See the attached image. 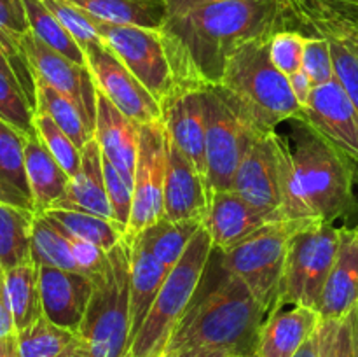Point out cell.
Listing matches in <instances>:
<instances>
[{
    "mask_svg": "<svg viewBox=\"0 0 358 357\" xmlns=\"http://www.w3.org/2000/svg\"><path fill=\"white\" fill-rule=\"evenodd\" d=\"M266 318L268 312L243 280L224 272L210 293L192 300L171 335L164 356L206 346L226 350L236 357H254Z\"/></svg>",
    "mask_w": 358,
    "mask_h": 357,
    "instance_id": "cell-3",
    "label": "cell"
},
{
    "mask_svg": "<svg viewBox=\"0 0 358 357\" xmlns=\"http://www.w3.org/2000/svg\"><path fill=\"white\" fill-rule=\"evenodd\" d=\"M23 6L28 24H30V31L38 41H42L45 46L55 49L59 55L66 56L72 62L87 66L84 49L63 28V24L56 20L55 14L45 7L42 0H23Z\"/></svg>",
    "mask_w": 358,
    "mask_h": 357,
    "instance_id": "cell-34",
    "label": "cell"
},
{
    "mask_svg": "<svg viewBox=\"0 0 358 357\" xmlns=\"http://www.w3.org/2000/svg\"><path fill=\"white\" fill-rule=\"evenodd\" d=\"M355 326L357 308L341 318H320L315 331L317 357H358Z\"/></svg>",
    "mask_w": 358,
    "mask_h": 357,
    "instance_id": "cell-39",
    "label": "cell"
},
{
    "mask_svg": "<svg viewBox=\"0 0 358 357\" xmlns=\"http://www.w3.org/2000/svg\"><path fill=\"white\" fill-rule=\"evenodd\" d=\"M96 21L112 24H135L163 28L166 21L164 0H69Z\"/></svg>",
    "mask_w": 358,
    "mask_h": 357,
    "instance_id": "cell-27",
    "label": "cell"
},
{
    "mask_svg": "<svg viewBox=\"0 0 358 357\" xmlns=\"http://www.w3.org/2000/svg\"><path fill=\"white\" fill-rule=\"evenodd\" d=\"M103 175L107 198L115 223L128 227L133 209V182L128 181L107 158L103 156Z\"/></svg>",
    "mask_w": 358,
    "mask_h": 357,
    "instance_id": "cell-44",
    "label": "cell"
},
{
    "mask_svg": "<svg viewBox=\"0 0 358 357\" xmlns=\"http://www.w3.org/2000/svg\"><path fill=\"white\" fill-rule=\"evenodd\" d=\"M35 130H37L38 139L42 140L49 153L55 156L59 167L69 174L72 178L80 168V149L73 144V140L59 128L55 119L49 118L45 112L35 111Z\"/></svg>",
    "mask_w": 358,
    "mask_h": 357,
    "instance_id": "cell-40",
    "label": "cell"
},
{
    "mask_svg": "<svg viewBox=\"0 0 358 357\" xmlns=\"http://www.w3.org/2000/svg\"><path fill=\"white\" fill-rule=\"evenodd\" d=\"M215 2H220V0H164V7H166L168 18H173Z\"/></svg>",
    "mask_w": 358,
    "mask_h": 357,
    "instance_id": "cell-49",
    "label": "cell"
},
{
    "mask_svg": "<svg viewBox=\"0 0 358 357\" xmlns=\"http://www.w3.org/2000/svg\"><path fill=\"white\" fill-rule=\"evenodd\" d=\"M93 21L101 41L163 105L177 90V80L161 28Z\"/></svg>",
    "mask_w": 358,
    "mask_h": 357,
    "instance_id": "cell-9",
    "label": "cell"
},
{
    "mask_svg": "<svg viewBox=\"0 0 358 357\" xmlns=\"http://www.w3.org/2000/svg\"><path fill=\"white\" fill-rule=\"evenodd\" d=\"M84 52L96 90L103 93L126 118L138 126L163 119L159 102L129 72L128 66L103 41L86 48Z\"/></svg>",
    "mask_w": 358,
    "mask_h": 357,
    "instance_id": "cell-12",
    "label": "cell"
},
{
    "mask_svg": "<svg viewBox=\"0 0 358 357\" xmlns=\"http://www.w3.org/2000/svg\"><path fill=\"white\" fill-rule=\"evenodd\" d=\"M20 48L34 70L35 79L44 80L62 94L69 97L79 107L87 126L94 133L98 90L90 66L79 65L56 52L55 49L38 41L31 31L20 38Z\"/></svg>",
    "mask_w": 358,
    "mask_h": 357,
    "instance_id": "cell-13",
    "label": "cell"
},
{
    "mask_svg": "<svg viewBox=\"0 0 358 357\" xmlns=\"http://www.w3.org/2000/svg\"><path fill=\"white\" fill-rule=\"evenodd\" d=\"M0 357H20L16 332L6 336V338H0Z\"/></svg>",
    "mask_w": 358,
    "mask_h": 357,
    "instance_id": "cell-52",
    "label": "cell"
},
{
    "mask_svg": "<svg viewBox=\"0 0 358 357\" xmlns=\"http://www.w3.org/2000/svg\"><path fill=\"white\" fill-rule=\"evenodd\" d=\"M34 212L0 202V268L6 270L31 261Z\"/></svg>",
    "mask_w": 358,
    "mask_h": 357,
    "instance_id": "cell-31",
    "label": "cell"
},
{
    "mask_svg": "<svg viewBox=\"0 0 358 357\" xmlns=\"http://www.w3.org/2000/svg\"><path fill=\"white\" fill-rule=\"evenodd\" d=\"M296 227L287 220L269 224L231 251H213L220 258V268L243 280L268 315L278 303L289 241Z\"/></svg>",
    "mask_w": 358,
    "mask_h": 357,
    "instance_id": "cell-8",
    "label": "cell"
},
{
    "mask_svg": "<svg viewBox=\"0 0 358 357\" xmlns=\"http://www.w3.org/2000/svg\"><path fill=\"white\" fill-rule=\"evenodd\" d=\"M44 216L55 220L66 233L91 241V244L98 245L107 252H110L115 245L121 244L126 234V227L115 223L114 219L83 212V210L51 209L44 212Z\"/></svg>",
    "mask_w": 358,
    "mask_h": 357,
    "instance_id": "cell-32",
    "label": "cell"
},
{
    "mask_svg": "<svg viewBox=\"0 0 358 357\" xmlns=\"http://www.w3.org/2000/svg\"><path fill=\"white\" fill-rule=\"evenodd\" d=\"M282 220L278 214L252 205L231 189L213 192L203 226L208 231L213 251L227 252L269 224Z\"/></svg>",
    "mask_w": 358,
    "mask_h": 357,
    "instance_id": "cell-17",
    "label": "cell"
},
{
    "mask_svg": "<svg viewBox=\"0 0 358 357\" xmlns=\"http://www.w3.org/2000/svg\"><path fill=\"white\" fill-rule=\"evenodd\" d=\"M128 244L129 259H131V275H129V318H131L129 346H131L171 270L154 258L140 237H135Z\"/></svg>",
    "mask_w": 358,
    "mask_h": 357,
    "instance_id": "cell-23",
    "label": "cell"
},
{
    "mask_svg": "<svg viewBox=\"0 0 358 357\" xmlns=\"http://www.w3.org/2000/svg\"><path fill=\"white\" fill-rule=\"evenodd\" d=\"M353 231H355V234H357V237H358V224H357L355 227H353Z\"/></svg>",
    "mask_w": 358,
    "mask_h": 357,
    "instance_id": "cell-56",
    "label": "cell"
},
{
    "mask_svg": "<svg viewBox=\"0 0 358 357\" xmlns=\"http://www.w3.org/2000/svg\"><path fill=\"white\" fill-rule=\"evenodd\" d=\"M44 315L59 328L79 332L93 296L94 282L80 272L38 266Z\"/></svg>",
    "mask_w": 358,
    "mask_h": 357,
    "instance_id": "cell-18",
    "label": "cell"
},
{
    "mask_svg": "<svg viewBox=\"0 0 358 357\" xmlns=\"http://www.w3.org/2000/svg\"><path fill=\"white\" fill-rule=\"evenodd\" d=\"M168 172V132L164 121L140 126L138 154L133 175V209L124 240L164 217V184Z\"/></svg>",
    "mask_w": 358,
    "mask_h": 357,
    "instance_id": "cell-11",
    "label": "cell"
},
{
    "mask_svg": "<svg viewBox=\"0 0 358 357\" xmlns=\"http://www.w3.org/2000/svg\"><path fill=\"white\" fill-rule=\"evenodd\" d=\"M49 10L56 16V20L63 24L66 31L79 42L83 49L101 42L94 21L86 13L70 4L69 0H42Z\"/></svg>",
    "mask_w": 358,
    "mask_h": 357,
    "instance_id": "cell-41",
    "label": "cell"
},
{
    "mask_svg": "<svg viewBox=\"0 0 358 357\" xmlns=\"http://www.w3.org/2000/svg\"><path fill=\"white\" fill-rule=\"evenodd\" d=\"M318 312L303 304H280L266 318L259 332L254 357H296L315 335Z\"/></svg>",
    "mask_w": 358,
    "mask_h": 357,
    "instance_id": "cell-20",
    "label": "cell"
},
{
    "mask_svg": "<svg viewBox=\"0 0 358 357\" xmlns=\"http://www.w3.org/2000/svg\"><path fill=\"white\" fill-rule=\"evenodd\" d=\"M208 178L168 135V172L164 184V219L171 223H205L212 202Z\"/></svg>",
    "mask_w": 358,
    "mask_h": 357,
    "instance_id": "cell-16",
    "label": "cell"
},
{
    "mask_svg": "<svg viewBox=\"0 0 358 357\" xmlns=\"http://www.w3.org/2000/svg\"><path fill=\"white\" fill-rule=\"evenodd\" d=\"M343 231L345 227L332 223L304 224L294 230L276 307L303 304L318 312L325 282L338 258Z\"/></svg>",
    "mask_w": 358,
    "mask_h": 357,
    "instance_id": "cell-7",
    "label": "cell"
},
{
    "mask_svg": "<svg viewBox=\"0 0 358 357\" xmlns=\"http://www.w3.org/2000/svg\"><path fill=\"white\" fill-rule=\"evenodd\" d=\"M20 357H58L77 338V332L59 328L42 315L38 321L16 332Z\"/></svg>",
    "mask_w": 358,
    "mask_h": 357,
    "instance_id": "cell-37",
    "label": "cell"
},
{
    "mask_svg": "<svg viewBox=\"0 0 358 357\" xmlns=\"http://www.w3.org/2000/svg\"><path fill=\"white\" fill-rule=\"evenodd\" d=\"M273 133H254L234 174L233 191L252 205L278 214L283 219L278 156Z\"/></svg>",
    "mask_w": 358,
    "mask_h": 357,
    "instance_id": "cell-15",
    "label": "cell"
},
{
    "mask_svg": "<svg viewBox=\"0 0 358 357\" xmlns=\"http://www.w3.org/2000/svg\"><path fill=\"white\" fill-rule=\"evenodd\" d=\"M301 118L358 167V111L338 79L313 88Z\"/></svg>",
    "mask_w": 358,
    "mask_h": 357,
    "instance_id": "cell-14",
    "label": "cell"
},
{
    "mask_svg": "<svg viewBox=\"0 0 358 357\" xmlns=\"http://www.w3.org/2000/svg\"><path fill=\"white\" fill-rule=\"evenodd\" d=\"M289 83H290V88H292L294 97H296V100L299 102L301 107L304 108V105L308 104V100H310L311 97V91H313L315 88V84L311 83L310 76L301 69L289 77Z\"/></svg>",
    "mask_w": 358,
    "mask_h": 357,
    "instance_id": "cell-48",
    "label": "cell"
},
{
    "mask_svg": "<svg viewBox=\"0 0 358 357\" xmlns=\"http://www.w3.org/2000/svg\"><path fill=\"white\" fill-rule=\"evenodd\" d=\"M63 233H65L70 248H72V255L73 259H76L77 270H79L80 273H84V275L90 276L93 282L94 280L101 279V276L107 273L108 265H110L108 252L103 251L101 247H98V245L91 244V241H86L83 240V238H77L73 237V234L66 233L65 230H63Z\"/></svg>",
    "mask_w": 358,
    "mask_h": 357,
    "instance_id": "cell-46",
    "label": "cell"
},
{
    "mask_svg": "<svg viewBox=\"0 0 358 357\" xmlns=\"http://www.w3.org/2000/svg\"><path fill=\"white\" fill-rule=\"evenodd\" d=\"M303 70L315 86H322L336 79L331 44L324 37H306L303 51Z\"/></svg>",
    "mask_w": 358,
    "mask_h": 357,
    "instance_id": "cell-45",
    "label": "cell"
},
{
    "mask_svg": "<svg viewBox=\"0 0 358 357\" xmlns=\"http://www.w3.org/2000/svg\"><path fill=\"white\" fill-rule=\"evenodd\" d=\"M271 37L254 38L234 49L217 86L234 111L259 133H273L285 121L303 115L289 77L271 62Z\"/></svg>",
    "mask_w": 358,
    "mask_h": 357,
    "instance_id": "cell-4",
    "label": "cell"
},
{
    "mask_svg": "<svg viewBox=\"0 0 358 357\" xmlns=\"http://www.w3.org/2000/svg\"><path fill=\"white\" fill-rule=\"evenodd\" d=\"M282 186V216L296 226L332 223L353 209L355 164L303 118L290 119V136L273 133Z\"/></svg>",
    "mask_w": 358,
    "mask_h": 357,
    "instance_id": "cell-2",
    "label": "cell"
},
{
    "mask_svg": "<svg viewBox=\"0 0 358 357\" xmlns=\"http://www.w3.org/2000/svg\"><path fill=\"white\" fill-rule=\"evenodd\" d=\"M355 336H357V356H358V307H357V326H355Z\"/></svg>",
    "mask_w": 358,
    "mask_h": 357,
    "instance_id": "cell-55",
    "label": "cell"
},
{
    "mask_svg": "<svg viewBox=\"0 0 358 357\" xmlns=\"http://www.w3.org/2000/svg\"><path fill=\"white\" fill-rule=\"evenodd\" d=\"M164 357H236V356L226 352V350H217V349H206V346H199V349L182 350V352L170 354V356H164Z\"/></svg>",
    "mask_w": 358,
    "mask_h": 357,
    "instance_id": "cell-50",
    "label": "cell"
},
{
    "mask_svg": "<svg viewBox=\"0 0 358 357\" xmlns=\"http://www.w3.org/2000/svg\"><path fill=\"white\" fill-rule=\"evenodd\" d=\"M35 97H37V111L45 112L49 118L55 119L56 125L73 140L79 149H83L93 139L94 133L87 126L79 107L69 97L41 79H35Z\"/></svg>",
    "mask_w": 358,
    "mask_h": 357,
    "instance_id": "cell-33",
    "label": "cell"
},
{
    "mask_svg": "<svg viewBox=\"0 0 358 357\" xmlns=\"http://www.w3.org/2000/svg\"><path fill=\"white\" fill-rule=\"evenodd\" d=\"M201 226V223H194V220L171 223V220L163 217L159 223L152 224L136 237L145 241L149 251L152 252V255L161 265L173 270V266L177 265L178 259L182 258V254H184L185 248L189 247V244H191V240Z\"/></svg>",
    "mask_w": 358,
    "mask_h": 357,
    "instance_id": "cell-35",
    "label": "cell"
},
{
    "mask_svg": "<svg viewBox=\"0 0 358 357\" xmlns=\"http://www.w3.org/2000/svg\"><path fill=\"white\" fill-rule=\"evenodd\" d=\"M138 133L140 126L126 118L103 93L98 91L94 139L101 154L131 182L138 154Z\"/></svg>",
    "mask_w": 358,
    "mask_h": 357,
    "instance_id": "cell-21",
    "label": "cell"
},
{
    "mask_svg": "<svg viewBox=\"0 0 358 357\" xmlns=\"http://www.w3.org/2000/svg\"><path fill=\"white\" fill-rule=\"evenodd\" d=\"M304 44H306V35L296 30L276 31L269 38L271 62L283 76L290 77L294 72L303 69Z\"/></svg>",
    "mask_w": 358,
    "mask_h": 357,
    "instance_id": "cell-43",
    "label": "cell"
},
{
    "mask_svg": "<svg viewBox=\"0 0 358 357\" xmlns=\"http://www.w3.org/2000/svg\"><path fill=\"white\" fill-rule=\"evenodd\" d=\"M282 30H290L283 0H220L166 18L161 34L177 90H203L219 86L234 49Z\"/></svg>",
    "mask_w": 358,
    "mask_h": 357,
    "instance_id": "cell-1",
    "label": "cell"
},
{
    "mask_svg": "<svg viewBox=\"0 0 358 357\" xmlns=\"http://www.w3.org/2000/svg\"><path fill=\"white\" fill-rule=\"evenodd\" d=\"M55 209L83 210L114 219L105 188L103 154L94 136L80 149L79 172L70 178L65 200Z\"/></svg>",
    "mask_w": 358,
    "mask_h": 357,
    "instance_id": "cell-24",
    "label": "cell"
},
{
    "mask_svg": "<svg viewBox=\"0 0 358 357\" xmlns=\"http://www.w3.org/2000/svg\"><path fill=\"white\" fill-rule=\"evenodd\" d=\"M58 357H93V352H91L90 345H87V343L84 342L79 335H77V338L73 340L72 345H70L69 349H66L65 352Z\"/></svg>",
    "mask_w": 358,
    "mask_h": 357,
    "instance_id": "cell-51",
    "label": "cell"
},
{
    "mask_svg": "<svg viewBox=\"0 0 358 357\" xmlns=\"http://www.w3.org/2000/svg\"><path fill=\"white\" fill-rule=\"evenodd\" d=\"M107 273L94 280L93 296L77 335L90 345L93 357H126L129 349V244L122 238L108 252Z\"/></svg>",
    "mask_w": 358,
    "mask_h": 357,
    "instance_id": "cell-6",
    "label": "cell"
},
{
    "mask_svg": "<svg viewBox=\"0 0 358 357\" xmlns=\"http://www.w3.org/2000/svg\"><path fill=\"white\" fill-rule=\"evenodd\" d=\"M16 332L13 312H10L9 298L6 289V272L0 268V338H6Z\"/></svg>",
    "mask_w": 358,
    "mask_h": 357,
    "instance_id": "cell-47",
    "label": "cell"
},
{
    "mask_svg": "<svg viewBox=\"0 0 358 357\" xmlns=\"http://www.w3.org/2000/svg\"><path fill=\"white\" fill-rule=\"evenodd\" d=\"M6 289L16 332L44 315L38 282V265L31 261L6 270Z\"/></svg>",
    "mask_w": 358,
    "mask_h": 357,
    "instance_id": "cell-30",
    "label": "cell"
},
{
    "mask_svg": "<svg viewBox=\"0 0 358 357\" xmlns=\"http://www.w3.org/2000/svg\"><path fill=\"white\" fill-rule=\"evenodd\" d=\"M206 125V167L212 191H231L234 174L255 130L234 111L217 86L203 88Z\"/></svg>",
    "mask_w": 358,
    "mask_h": 357,
    "instance_id": "cell-10",
    "label": "cell"
},
{
    "mask_svg": "<svg viewBox=\"0 0 358 357\" xmlns=\"http://www.w3.org/2000/svg\"><path fill=\"white\" fill-rule=\"evenodd\" d=\"M27 136L0 119V202L35 214L24 163Z\"/></svg>",
    "mask_w": 358,
    "mask_h": 357,
    "instance_id": "cell-26",
    "label": "cell"
},
{
    "mask_svg": "<svg viewBox=\"0 0 358 357\" xmlns=\"http://www.w3.org/2000/svg\"><path fill=\"white\" fill-rule=\"evenodd\" d=\"M35 107L13 72L0 69V119L24 136L37 135Z\"/></svg>",
    "mask_w": 358,
    "mask_h": 357,
    "instance_id": "cell-38",
    "label": "cell"
},
{
    "mask_svg": "<svg viewBox=\"0 0 358 357\" xmlns=\"http://www.w3.org/2000/svg\"><path fill=\"white\" fill-rule=\"evenodd\" d=\"M306 37H324L331 44L336 79L358 111V30L346 24H315Z\"/></svg>",
    "mask_w": 358,
    "mask_h": 357,
    "instance_id": "cell-29",
    "label": "cell"
},
{
    "mask_svg": "<svg viewBox=\"0 0 358 357\" xmlns=\"http://www.w3.org/2000/svg\"><path fill=\"white\" fill-rule=\"evenodd\" d=\"M28 31H30V24L24 13L23 0H0V44L6 49L7 59L17 83L21 84L37 111L34 70L20 48V38Z\"/></svg>",
    "mask_w": 358,
    "mask_h": 357,
    "instance_id": "cell-28",
    "label": "cell"
},
{
    "mask_svg": "<svg viewBox=\"0 0 358 357\" xmlns=\"http://www.w3.org/2000/svg\"><path fill=\"white\" fill-rule=\"evenodd\" d=\"M24 163H27L28 184L34 196L35 214H44L55 209L65 200L70 177L38 135L24 140Z\"/></svg>",
    "mask_w": 358,
    "mask_h": 357,
    "instance_id": "cell-25",
    "label": "cell"
},
{
    "mask_svg": "<svg viewBox=\"0 0 358 357\" xmlns=\"http://www.w3.org/2000/svg\"><path fill=\"white\" fill-rule=\"evenodd\" d=\"M161 108L170 139L198 168L199 174L208 178L203 90H177Z\"/></svg>",
    "mask_w": 358,
    "mask_h": 357,
    "instance_id": "cell-19",
    "label": "cell"
},
{
    "mask_svg": "<svg viewBox=\"0 0 358 357\" xmlns=\"http://www.w3.org/2000/svg\"><path fill=\"white\" fill-rule=\"evenodd\" d=\"M358 307V237L345 227L338 258L322 294L320 318H341Z\"/></svg>",
    "mask_w": 358,
    "mask_h": 357,
    "instance_id": "cell-22",
    "label": "cell"
},
{
    "mask_svg": "<svg viewBox=\"0 0 358 357\" xmlns=\"http://www.w3.org/2000/svg\"><path fill=\"white\" fill-rule=\"evenodd\" d=\"M292 13L301 16L341 21L358 28V0H283Z\"/></svg>",
    "mask_w": 358,
    "mask_h": 357,
    "instance_id": "cell-42",
    "label": "cell"
},
{
    "mask_svg": "<svg viewBox=\"0 0 358 357\" xmlns=\"http://www.w3.org/2000/svg\"><path fill=\"white\" fill-rule=\"evenodd\" d=\"M0 69H2V70H7V72H13V69H10L9 59H7L6 49H3V46H2V44H0ZM13 74H14V72H13Z\"/></svg>",
    "mask_w": 358,
    "mask_h": 357,
    "instance_id": "cell-54",
    "label": "cell"
},
{
    "mask_svg": "<svg viewBox=\"0 0 358 357\" xmlns=\"http://www.w3.org/2000/svg\"><path fill=\"white\" fill-rule=\"evenodd\" d=\"M31 259L38 266L79 272L62 227L44 214H35L31 226Z\"/></svg>",
    "mask_w": 358,
    "mask_h": 357,
    "instance_id": "cell-36",
    "label": "cell"
},
{
    "mask_svg": "<svg viewBox=\"0 0 358 357\" xmlns=\"http://www.w3.org/2000/svg\"><path fill=\"white\" fill-rule=\"evenodd\" d=\"M296 357H317V336H311V338L304 343L303 349L297 352Z\"/></svg>",
    "mask_w": 358,
    "mask_h": 357,
    "instance_id": "cell-53",
    "label": "cell"
},
{
    "mask_svg": "<svg viewBox=\"0 0 358 357\" xmlns=\"http://www.w3.org/2000/svg\"><path fill=\"white\" fill-rule=\"evenodd\" d=\"M212 251L208 231L201 226L161 286L126 357H164L171 335L205 279Z\"/></svg>",
    "mask_w": 358,
    "mask_h": 357,
    "instance_id": "cell-5",
    "label": "cell"
}]
</instances>
